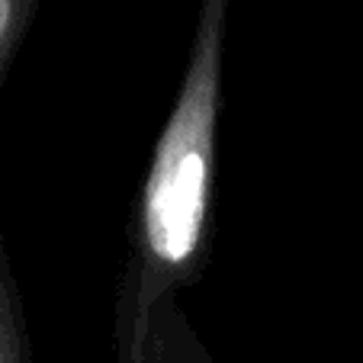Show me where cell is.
I'll use <instances>...</instances> for the list:
<instances>
[{"label": "cell", "instance_id": "obj_1", "mask_svg": "<svg viewBox=\"0 0 363 363\" xmlns=\"http://www.w3.org/2000/svg\"><path fill=\"white\" fill-rule=\"evenodd\" d=\"M228 7L232 0H199L177 96L132 199L129 251L113 306L116 354L142 341L155 306L180 299L213 254Z\"/></svg>", "mask_w": 363, "mask_h": 363}, {"label": "cell", "instance_id": "obj_2", "mask_svg": "<svg viewBox=\"0 0 363 363\" xmlns=\"http://www.w3.org/2000/svg\"><path fill=\"white\" fill-rule=\"evenodd\" d=\"M116 363H216V357L193 331L180 299H164L151 312L142 341L132 350H119Z\"/></svg>", "mask_w": 363, "mask_h": 363}, {"label": "cell", "instance_id": "obj_3", "mask_svg": "<svg viewBox=\"0 0 363 363\" xmlns=\"http://www.w3.org/2000/svg\"><path fill=\"white\" fill-rule=\"evenodd\" d=\"M0 363H35L26 306L10 264L4 228H0Z\"/></svg>", "mask_w": 363, "mask_h": 363}, {"label": "cell", "instance_id": "obj_4", "mask_svg": "<svg viewBox=\"0 0 363 363\" xmlns=\"http://www.w3.org/2000/svg\"><path fill=\"white\" fill-rule=\"evenodd\" d=\"M39 0H0V90L7 81V71L16 58V48L23 45Z\"/></svg>", "mask_w": 363, "mask_h": 363}]
</instances>
